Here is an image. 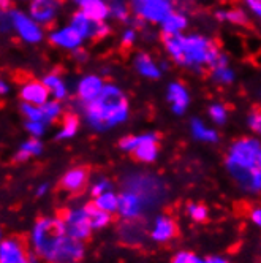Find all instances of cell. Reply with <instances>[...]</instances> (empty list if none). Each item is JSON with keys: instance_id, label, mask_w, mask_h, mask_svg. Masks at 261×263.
Here are the masks:
<instances>
[{"instance_id": "8d00e7d4", "label": "cell", "mask_w": 261, "mask_h": 263, "mask_svg": "<svg viewBox=\"0 0 261 263\" xmlns=\"http://www.w3.org/2000/svg\"><path fill=\"white\" fill-rule=\"evenodd\" d=\"M108 191H111V181H108L105 178L95 181L94 184H92V187H90V194H92V197H94V198L102 195V194H105V192H108Z\"/></svg>"}, {"instance_id": "8992f818", "label": "cell", "mask_w": 261, "mask_h": 263, "mask_svg": "<svg viewBox=\"0 0 261 263\" xmlns=\"http://www.w3.org/2000/svg\"><path fill=\"white\" fill-rule=\"evenodd\" d=\"M177 8L176 0H130L132 14L143 26L158 27Z\"/></svg>"}, {"instance_id": "d590c367", "label": "cell", "mask_w": 261, "mask_h": 263, "mask_svg": "<svg viewBox=\"0 0 261 263\" xmlns=\"http://www.w3.org/2000/svg\"><path fill=\"white\" fill-rule=\"evenodd\" d=\"M24 128L32 138H42L45 135L48 125L43 124V122H38V121H26Z\"/></svg>"}, {"instance_id": "9a60e30c", "label": "cell", "mask_w": 261, "mask_h": 263, "mask_svg": "<svg viewBox=\"0 0 261 263\" xmlns=\"http://www.w3.org/2000/svg\"><path fill=\"white\" fill-rule=\"evenodd\" d=\"M17 97H19L21 103L40 106L51 100V93L42 80L27 78L17 86Z\"/></svg>"}, {"instance_id": "7a4b0ae2", "label": "cell", "mask_w": 261, "mask_h": 263, "mask_svg": "<svg viewBox=\"0 0 261 263\" xmlns=\"http://www.w3.org/2000/svg\"><path fill=\"white\" fill-rule=\"evenodd\" d=\"M162 46L168 59L176 67L192 73H206L222 52L212 36L203 32L162 36Z\"/></svg>"}, {"instance_id": "ffe728a7", "label": "cell", "mask_w": 261, "mask_h": 263, "mask_svg": "<svg viewBox=\"0 0 261 263\" xmlns=\"http://www.w3.org/2000/svg\"><path fill=\"white\" fill-rule=\"evenodd\" d=\"M189 27H190L189 13L182 8H177L170 16L165 17V21L158 26V30H160V36H176L189 32Z\"/></svg>"}, {"instance_id": "1f68e13d", "label": "cell", "mask_w": 261, "mask_h": 263, "mask_svg": "<svg viewBox=\"0 0 261 263\" xmlns=\"http://www.w3.org/2000/svg\"><path fill=\"white\" fill-rule=\"evenodd\" d=\"M95 203V206L98 210L102 211H106L109 214H114L119 211V195L113 191H108L98 197H95L94 200H92Z\"/></svg>"}, {"instance_id": "d4e9b609", "label": "cell", "mask_w": 261, "mask_h": 263, "mask_svg": "<svg viewBox=\"0 0 261 263\" xmlns=\"http://www.w3.org/2000/svg\"><path fill=\"white\" fill-rule=\"evenodd\" d=\"M81 127V119L76 112H65L62 121H61V127L55 134V140L59 141H65V140H71L78 135Z\"/></svg>"}, {"instance_id": "60d3db41", "label": "cell", "mask_w": 261, "mask_h": 263, "mask_svg": "<svg viewBox=\"0 0 261 263\" xmlns=\"http://www.w3.org/2000/svg\"><path fill=\"white\" fill-rule=\"evenodd\" d=\"M250 220L256 227H261V206H255V208L250 210Z\"/></svg>"}, {"instance_id": "277c9868", "label": "cell", "mask_w": 261, "mask_h": 263, "mask_svg": "<svg viewBox=\"0 0 261 263\" xmlns=\"http://www.w3.org/2000/svg\"><path fill=\"white\" fill-rule=\"evenodd\" d=\"M84 122L95 132H108L130 118V100L127 92L116 83L108 81L100 97L86 105H76Z\"/></svg>"}, {"instance_id": "9c48e42d", "label": "cell", "mask_w": 261, "mask_h": 263, "mask_svg": "<svg viewBox=\"0 0 261 263\" xmlns=\"http://www.w3.org/2000/svg\"><path fill=\"white\" fill-rule=\"evenodd\" d=\"M48 43L55 48V49H61V51H67V52H74L81 48L86 46V39L84 36L74 29L73 26L67 24H61L57 26L55 24L54 27H51L48 30V36H46Z\"/></svg>"}, {"instance_id": "5bb4252c", "label": "cell", "mask_w": 261, "mask_h": 263, "mask_svg": "<svg viewBox=\"0 0 261 263\" xmlns=\"http://www.w3.org/2000/svg\"><path fill=\"white\" fill-rule=\"evenodd\" d=\"M166 102L168 106L173 111V115L176 116H184L189 111L190 103H192V93L189 86L184 81L173 80L168 83L166 86Z\"/></svg>"}, {"instance_id": "7c38bea8", "label": "cell", "mask_w": 261, "mask_h": 263, "mask_svg": "<svg viewBox=\"0 0 261 263\" xmlns=\"http://www.w3.org/2000/svg\"><path fill=\"white\" fill-rule=\"evenodd\" d=\"M62 2L64 0H30L26 10L40 26L51 29L61 16Z\"/></svg>"}, {"instance_id": "8fae6325", "label": "cell", "mask_w": 261, "mask_h": 263, "mask_svg": "<svg viewBox=\"0 0 261 263\" xmlns=\"http://www.w3.org/2000/svg\"><path fill=\"white\" fill-rule=\"evenodd\" d=\"M64 223H65V230L68 233V236L78 239V241H86L90 233L94 232L90 225V217L89 213L84 206L81 208H71V210H65L61 214Z\"/></svg>"}, {"instance_id": "cb8c5ba5", "label": "cell", "mask_w": 261, "mask_h": 263, "mask_svg": "<svg viewBox=\"0 0 261 263\" xmlns=\"http://www.w3.org/2000/svg\"><path fill=\"white\" fill-rule=\"evenodd\" d=\"M76 10H81L92 20L108 23L111 20V8L108 0H74Z\"/></svg>"}, {"instance_id": "6da1fadb", "label": "cell", "mask_w": 261, "mask_h": 263, "mask_svg": "<svg viewBox=\"0 0 261 263\" xmlns=\"http://www.w3.org/2000/svg\"><path fill=\"white\" fill-rule=\"evenodd\" d=\"M30 241L35 254L48 263H79L84 257V242L68 236L61 216L36 220Z\"/></svg>"}, {"instance_id": "7bdbcfd3", "label": "cell", "mask_w": 261, "mask_h": 263, "mask_svg": "<svg viewBox=\"0 0 261 263\" xmlns=\"http://www.w3.org/2000/svg\"><path fill=\"white\" fill-rule=\"evenodd\" d=\"M198 263H230L227 258L223 257H217V255H212V257H204V258H199Z\"/></svg>"}, {"instance_id": "5b68a950", "label": "cell", "mask_w": 261, "mask_h": 263, "mask_svg": "<svg viewBox=\"0 0 261 263\" xmlns=\"http://www.w3.org/2000/svg\"><path fill=\"white\" fill-rule=\"evenodd\" d=\"M0 29L4 35H11L27 46H38L48 36L46 29L36 23L27 10L17 7L0 11Z\"/></svg>"}, {"instance_id": "ee69618b", "label": "cell", "mask_w": 261, "mask_h": 263, "mask_svg": "<svg viewBox=\"0 0 261 263\" xmlns=\"http://www.w3.org/2000/svg\"><path fill=\"white\" fill-rule=\"evenodd\" d=\"M48 191H49V185L43 182V184H40L38 187H36L35 194H36V197H43V195H45V194H46Z\"/></svg>"}, {"instance_id": "836d02e7", "label": "cell", "mask_w": 261, "mask_h": 263, "mask_svg": "<svg viewBox=\"0 0 261 263\" xmlns=\"http://www.w3.org/2000/svg\"><path fill=\"white\" fill-rule=\"evenodd\" d=\"M187 214L193 222H204L209 216V211L206 206H203L199 203H189L187 204Z\"/></svg>"}, {"instance_id": "f6af8a7d", "label": "cell", "mask_w": 261, "mask_h": 263, "mask_svg": "<svg viewBox=\"0 0 261 263\" xmlns=\"http://www.w3.org/2000/svg\"><path fill=\"white\" fill-rule=\"evenodd\" d=\"M11 2H16V4H29L30 0H11Z\"/></svg>"}, {"instance_id": "d6a6232c", "label": "cell", "mask_w": 261, "mask_h": 263, "mask_svg": "<svg viewBox=\"0 0 261 263\" xmlns=\"http://www.w3.org/2000/svg\"><path fill=\"white\" fill-rule=\"evenodd\" d=\"M208 116L215 125H223L227 124L228 116H230V109L225 103L222 102H214L208 106Z\"/></svg>"}, {"instance_id": "52a82bcc", "label": "cell", "mask_w": 261, "mask_h": 263, "mask_svg": "<svg viewBox=\"0 0 261 263\" xmlns=\"http://www.w3.org/2000/svg\"><path fill=\"white\" fill-rule=\"evenodd\" d=\"M119 147L124 153L132 154L141 163H152L160 154L158 135L152 132L139 135H125L119 140Z\"/></svg>"}, {"instance_id": "f35d334b", "label": "cell", "mask_w": 261, "mask_h": 263, "mask_svg": "<svg viewBox=\"0 0 261 263\" xmlns=\"http://www.w3.org/2000/svg\"><path fill=\"white\" fill-rule=\"evenodd\" d=\"M198 260H199V257H196L193 252L180 251L171 258V263H198Z\"/></svg>"}, {"instance_id": "b9f144b4", "label": "cell", "mask_w": 261, "mask_h": 263, "mask_svg": "<svg viewBox=\"0 0 261 263\" xmlns=\"http://www.w3.org/2000/svg\"><path fill=\"white\" fill-rule=\"evenodd\" d=\"M11 83L7 80V78H2L0 80V96L2 97H7V96H10L11 93Z\"/></svg>"}, {"instance_id": "f1b7e54d", "label": "cell", "mask_w": 261, "mask_h": 263, "mask_svg": "<svg viewBox=\"0 0 261 263\" xmlns=\"http://www.w3.org/2000/svg\"><path fill=\"white\" fill-rule=\"evenodd\" d=\"M143 24H139L135 17H133V21L130 23L128 26H125L119 35V43L124 49H130V48H133L138 42H139V36H141V30H143Z\"/></svg>"}, {"instance_id": "3957f363", "label": "cell", "mask_w": 261, "mask_h": 263, "mask_svg": "<svg viewBox=\"0 0 261 263\" xmlns=\"http://www.w3.org/2000/svg\"><path fill=\"white\" fill-rule=\"evenodd\" d=\"M225 166L242 192L261 194V140L258 137L234 140L227 151Z\"/></svg>"}, {"instance_id": "4dcf8cb0", "label": "cell", "mask_w": 261, "mask_h": 263, "mask_svg": "<svg viewBox=\"0 0 261 263\" xmlns=\"http://www.w3.org/2000/svg\"><path fill=\"white\" fill-rule=\"evenodd\" d=\"M84 208L87 210L89 213V217H90V225L94 230H100V229H105L108 223H111L113 220V214H109L106 211H102L98 210L94 201H90L87 204H84Z\"/></svg>"}, {"instance_id": "ba28073f", "label": "cell", "mask_w": 261, "mask_h": 263, "mask_svg": "<svg viewBox=\"0 0 261 263\" xmlns=\"http://www.w3.org/2000/svg\"><path fill=\"white\" fill-rule=\"evenodd\" d=\"M68 24L76 29L87 42H102L109 39L111 33H113V27L109 26V21L108 23L95 21L81 10H74L70 14Z\"/></svg>"}, {"instance_id": "2e32d148", "label": "cell", "mask_w": 261, "mask_h": 263, "mask_svg": "<svg viewBox=\"0 0 261 263\" xmlns=\"http://www.w3.org/2000/svg\"><path fill=\"white\" fill-rule=\"evenodd\" d=\"M147 210H151L147 203L132 189H124L119 194V211L117 214L125 220H138L141 219Z\"/></svg>"}, {"instance_id": "74e56055", "label": "cell", "mask_w": 261, "mask_h": 263, "mask_svg": "<svg viewBox=\"0 0 261 263\" xmlns=\"http://www.w3.org/2000/svg\"><path fill=\"white\" fill-rule=\"evenodd\" d=\"M239 2L249 10L255 20L261 23V0H239Z\"/></svg>"}, {"instance_id": "30bf717a", "label": "cell", "mask_w": 261, "mask_h": 263, "mask_svg": "<svg viewBox=\"0 0 261 263\" xmlns=\"http://www.w3.org/2000/svg\"><path fill=\"white\" fill-rule=\"evenodd\" d=\"M108 81H105V78L100 73H94L89 71L84 73L76 80L73 87V93L74 99H76V105H86L94 102L95 99L100 97V93L103 92L105 86Z\"/></svg>"}, {"instance_id": "e0dca14e", "label": "cell", "mask_w": 261, "mask_h": 263, "mask_svg": "<svg viewBox=\"0 0 261 263\" xmlns=\"http://www.w3.org/2000/svg\"><path fill=\"white\" fill-rule=\"evenodd\" d=\"M212 16L217 23L233 27H249L252 24V14L244 5H222L212 11Z\"/></svg>"}, {"instance_id": "603a6c76", "label": "cell", "mask_w": 261, "mask_h": 263, "mask_svg": "<svg viewBox=\"0 0 261 263\" xmlns=\"http://www.w3.org/2000/svg\"><path fill=\"white\" fill-rule=\"evenodd\" d=\"M87 181H89V170L87 168L74 166L62 176L61 187L68 194H79L86 189Z\"/></svg>"}, {"instance_id": "f546056e", "label": "cell", "mask_w": 261, "mask_h": 263, "mask_svg": "<svg viewBox=\"0 0 261 263\" xmlns=\"http://www.w3.org/2000/svg\"><path fill=\"white\" fill-rule=\"evenodd\" d=\"M42 111H43V122L46 125L55 124L57 121H62V118L65 115L64 102L51 99L49 102H46L45 105H42Z\"/></svg>"}, {"instance_id": "d6986e66", "label": "cell", "mask_w": 261, "mask_h": 263, "mask_svg": "<svg viewBox=\"0 0 261 263\" xmlns=\"http://www.w3.org/2000/svg\"><path fill=\"white\" fill-rule=\"evenodd\" d=\"M29 252L21 238H5L0 242V263H29Z\"/></svg>"}, {"instance_id": "7402d4cb", "label": "cell", "mask_w": 261, "mask_h": 263, "mask_svg": "<svg viewBox=\"0 0 261 263\" xmlns=\"http://www.w3.org/2000/svg\"><path fill=\"white\" fill-rule=\"evenodd\" d=\"M149 235H151V239L155 241V242H168L176 238L177 235V225L174 222L173 217L170 216H157L152 227H151V232H149Z\"/></svg>"}, {"instance_id": "4316f807", "label": "cell", "mask_w": 261, "mask_h": 263, "mask_svg": "<svg viewBox=\"0 0 261 263\" xmlns=\"http://www.w3.org/2000/svg\"><path fill=\"white\" fill-rule=\"evenodd\" d=\"M43 153V143L40 138H27L17 147L14 154V162H27L32 157H38Z\"/></svg>"}, {"instance_id": "ab89813d", "label": "cell", "mask_w": 261, "mask_h": 263, "mask_svg": "<svg viewBox=\"0 0 261 263\" xmlns=\"http://www.w3.org/2000/svg\"><path fill=\"white\" fill-rule=\"evenodd\" d=\"M89 51L86 49V46L84 48H81V49H78V51H74V52H71V59L76 62V64H86L87 61H89Z\"/></svg>"}, {"instance_id": "e575fe53", "label": "cell", "mask_w": 261, "mask_h": 263, "mask_svg": "<svg viewBox=\"0 0 261 263\" xmlns=\"http://www.w3.org/2000/svg\"><path fill=\"white\" fill-rule=\"evenodd\" d=\"M247 127L255 137H261V108H253L247 115Z\"/></svg>"}, {"instance_id": "83f0119b", "label": "cell", "mask_w": 261, "mask_h": 263, "mask_svg": "<svg viewBox=\"0 0 261 263\" xmlns=\"http://www.w3.org/2000/svg\"><path fill=\"white\" fill-rule=\"evenodd\" d=\"M109 8H111V20L122 24L128 26L133 21V14L130 10V0H108Z\"/></svg>"}, {"instance_id": "4fadbf2b", "label": "cell", "mask_w": 261, "mask_h": 263, "mask_svg": "<svg viewBox=\"0 0 261 263\" xmlns=\"http://www.w3.org/2000/svg\"><path fill=\"white\" fill-rule=\"evenodd\" d=\"M132 65L133 70L139 74L141 78L147 81H158L162 80L165 70L168 65L165 62H160L155 55H152L149 51H136L132 58Z\"/></svg>"}, {"instance_id": "44dd1931", "label": "cell", "mask_w": 261, "mask_h": 263, "mask_svg": "<svg viewBox=\"0 0 261 263\" xmlns=\"http://www.w3.org/2000/svg\"><path fill=\"white\" fill-rule=\"evenodd\" d=\"M40 80L48 87V90L51 93V99L59 100V102H65V100L70 99L71 89L68 86V81L65 80V77H64V74L59 70L46 71Z\"/></svg>"}, {"instance_id": "ac0fdd59", "label": "cell", "mask_w": 261, "mask_h": 263, "mask_svg": "<svg viewBox=\"0 0 261 263\" xmlns=\"http://www.w3.org/2000/svg\"><path fill=\"white\" fill-rule=\"evenodd\" d=\"M206 73H208L209 80L215 86H220V87H228V86L234 84V81L237 78L236 70L231 65L228 54L223 51L220 52V55L214 61V64L209 67V70Z\"/></svg>"}, {"instance_id": "484cf974", "label": "cell", "mask_w": 261, "mask_h": 263, "mask_svg": "<svg viewBox=\"0 0 261 263\" xmlns=\"http://www.w3.org/2000/svg\"><path fill=\"white\" fill-rule=\"evenodd\" d=\"M190 134L196 141L201 143H217L218 141V132L214 127H209L206 122L199 118H193L190 121Z\"/></svg>"}]
</instances>
